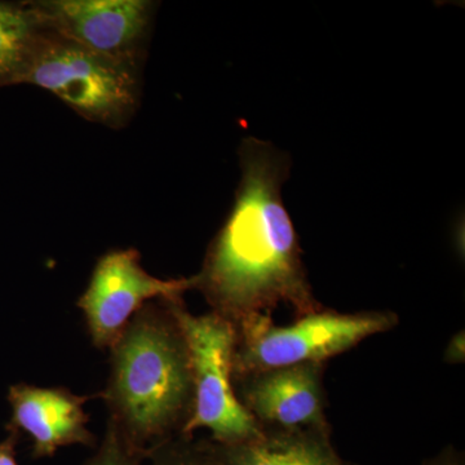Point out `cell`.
<instances>
[{
  "label": "cell",
  "instance_id": "cell-1",
  "mask_svg": "<svg viewBox=\"0 0 465 465\" xmlns=\"http://www.w3.org/2000/svg\"><path fill=\"white\" fill-rule=\"evenodd\" d=\"M241 183L228 219L194 277L213 313L238 324L286 304L296 317L323 309L314 298L298 234L282 201L291 161L271 143L249 137L240 149Z\"/></svg>",
  "mask_w": 465,
  "mask_h": 465
},
{
  "label": "cell",
  "instance_id": "cell-2",
  "mask_svg": "<svg viewBox=\"0 0 465 465\" xmlns=\"http://www.w3.org/2000/svg\"><path fill=\"white\" fill-rule=\"evenodd\" d=\"M110 353L109 381L101 394L109 421L148 459L182 434L194 405L191 354L171 299L140 309Z\"/></svg>",
  "mask_w": 465,
  "mask_h": 465
},
{
  "label": "cell",
  "instance_id": "cell-3",
  "mask_svg": "<svg viewBox=\"0 0 465 465\" xmlns=\"http://www.w3.org/2000/svg\"><path fill=\"white\" fill-rule=\"evenodd\" d=\"M17 84L51 92L76 114L121 130L139 108L137 70L43 29Z\"/></svg>",
  "mask_w": 465,
  "mask_h": 465
},
{
  "label": "cell",
  "instance_id": "cell-4",
  "mask_svg": "<svg viewBox=\"0 0 465 465\" xmlns=\"http://www.w3.org/2000/svg\"><path fill=\"white\" fill-rule=\"evenodd\" d=\"M397 323L399 317L391 312L339 313L323 308L289 326H277L271 316L256 314L234 326L232 376L299 363H324Z\"/></svg>",
  "mask_w": 465,
  "mask_h": 465
},
{
  "label": "cell",
  "instance_id": "cell-5",
  "mask_svg": "<svg viewBox=\"0 0 465 465\" xmlns=\"http://www.w3.org/2000/svg\"><path fill=\"white\" fill-rule=\"evenodd\" d=\"M171 307L185 335L194 385L193 414L180 436L192 437L194 430L207 428L211 440L220 445L258 439L262 427L238 400L232 382L234 324L213 312L194 316L183 298L171 299Z\"/></svg>",
  "mask_w": 465,
  "mask_h": 465
},
{
  "label": "cell",
  "instance_id": "cell-6",
  "mask_svg": "<svg viewBox=\"0 0 465 465\" xmlns=\"http://www.w3.org/2000/svg\"><path fill=\"white\" fill-rule=\"evenodd\" d=\"M43 29L115 63L139 69L152 27L149 0L29 2Z\"/></svg>",
  "mask_w": 465,
  "mask_h": 465
},
{
  "label": "cell",
  "instance_id": "cell-7",
  "mask_svg": "<svg viewBox=\"0 0 465 465\" xmlns=\"http://www.w3.org/2000/svg\"><path fill=\"white\" fill-rule=\"evenodd\" d=\"M191 289H194V277L161 280L143 268L139 251L113 250L97 260L78 308L84 312L92 344L110 349L148 302L183 298Z\"/></svg>",
  "mask_w": 465,
  "mask_h": 465
},
{
  "label": "cell",
  "instance_id": "cell-8",
  "mask_svg": "<svg viewBox=\"0 0 465 465\" xmlns=\"http://www.w3.org/2000/svg\"><path fill=\"white\" fill-rule=\"evenodd\" d=\"M324 363L308 362L232 376L235 393L262 430H330Z\"/></svg>",
  "mask_w": 465,
  "mask_h": 465
},
{
  "label": "cell",
  "instance_id": "cell-9",
  "mask_svg": "<svg viewBox=\"0 0 465 465\" xmlns=\"http://www.w3.org/2000/svg\"><path fill=\"white\" fill-rule=\"evenodd\" d=\"M90 400L66 388L17 384L9 388L12 407L9 432L23 430L33 440V458H50L65 446L94 448L96 437L88 430L90 416L84 405Z\"/></svg>",
  "mask_w": 465,
  "mask_h": 465
},
{
  "label": "cell",
  "instance_id": "cell-10",
  "mask_svg": "<svg viewBox=\"0 0 465 465\" xmlns=\"http://www.w3.org/2000/svg\"><path fill=\"white\" fill-rule=\"evenodd\" d=\"M217 465H347L330 440V430H262L234 445L213 440Z\"/></svg>",
  "mask_w": 465,
  "mask_h": 465
},
{
  "label": "cell",
  "instance_id": "cell-11",
  "mask_svg": "<svg viewBox=\"0 0 465 465\" xmlns=\"http://www.w3.org/2000/svg\"><path fill=\"white\" fill-rule=\"evenodd\" d=\"M41 30L29 2L0 0V88L17 84Z\"/></svg>",
  "mask_w": 465,
  "mask_h": 465
},
{
  "label": "cell",
  "instance_id": "cell-12",
  "mask_svg": "<svg viewBox=\"0 0 465 465\" xmlns=\"http://www.w3.org/2000/svg\"><path fill=\"white\" fill-rule=\"evenodd\" d=\"M152 465H217L213 440L179 436L149 452Z\"/></svg>",
  "mask_w": 465,
  "mask_h": 465
},
{
  "label": "cell",
  "instance_id": "cell-13",
  "mask_svg": "<svg viewBox=\"0 0 465 465\" xmlns=\"http://www.w3.org/2000/svg\"><path fill=\"white\" fill-rule=\"evenodd\" d=\"M145 459L146 455L131 446L108 420L99 450L84 465H142Z\"/></svg>",
  "mask_w": 465,
  "mask_h": 465
},
{
  "label": "cell",
  "instance_id": "cell-14",
  "mask_svg": "<svg viewBox=\"0 0 465 465\" xmlns=\"http://www.w3.org/2000/svg\"><path fill=\"white\" fill-rule=\"evenodd\" d=\"M465 339L464 331L458 332L457 335L452 336L450 341L448 348L445 351V361L449 363H460L464 362L465 354Z\"/></svg>",
  "mask_w": 465,
  "mask_h": 465
},
{
  "label": "cell",
  "instance_id": "cell-15",
  "mask_svg": "<svg viewBox=\"0 0 465 465\" xmlns=\"http://www.w3.org/2000/svg\"><path fill=\"white\" fill-rule=\"evenodd\" d=\"M17 440V432H11L7 439L0 442V465H18L16 460Z\"/></svg>",
  "mask_w": 465,
  "mask_h": 465
},
{
  "label": "cell",
  "instance_id": "cell-16",
  "mask_svg": "<svg viewBox=\"0 0 465 465\" xmlns=\"http://www.w3.org/2000/svg\"><path fill=\"white\" fill-rule=\"evenodd\" d=\"M424 465H464L463 458L455 450L448 449Z\"/></svg>",
  "mask_w": 465,
  "mask_h": 465
}]
</instances>
